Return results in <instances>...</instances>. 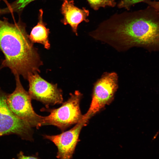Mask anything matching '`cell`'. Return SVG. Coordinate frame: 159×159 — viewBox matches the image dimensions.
<instances>
[{"mask_svg": "<svg viewBox=\"0 0 159 159\" xmlns=\"http://www.w3.org/2000/svg\"><path fill=\"white\" fill-rule=\"evenodd\" d=\"M102 41L120 50L135 47L159 49V16L151 7L113 14L100 23Z\"/></svg>", "mask_w": 159, "mask_h": 159, "instance_id": "1", "label": "cell"}, {"mask_svg": "<svg viewBox=\"0 0 159 159\" xmlns=\"http://www.w3.org/2000/svg\"><path fill=\"white\" fill-rule=\"evenodd\" d=\"M0 49L5 58L1 66L9 68L14 76L27 79L30 74L40 72L43 63L20 20L12 24L5 18L0 19Z\"/></svg>", "mask_w": 159, "mask_h": 159, "instance_id": "2", "label": "cell"}, {"mask_svg": "<svg viewBox=\"0 0 159 159\" xmlns=\"http://www.w3.org/2000/svg\"><path fill=\"white\" fill-rule=\"evenodd\" d=\"M16 87L14 92L8 95V106L17 117L27 123L32 127L37 129L43 125L44 117L37 114L32 107L28 92L22 86L19 76H15Z\"/></svg>", "mask_w": 159, "mask_h": 159, "instance_id": "3", "label": "cell"}, {"mask_svg": "<svg viewBox=\"0 0 159 159\" xmlns=\"http://www.w3.org/2000/svg\"><path fill=\"white\" fill-rule=\"evenodd\" d=\"M70 97L59 107L49 110L50 113L44 117L43 125H52L64 131L82 118L80 107L82 95L78 90L71 93Z\"/></svg>", "mask_w": 159, "mask_h": 159, "instance_id": "4", "label": "cell"}, {"mask_svg": "<svg viewBox=\"0 0 159 159\" xmlns=\"http://www.w3.org/2000/svg\"><path fill=\"white\" fill-rule=\"evenodd\" d=\"M115 72L105 73L95 83L88 110L83 117L89 120L113 100L118 87Z\"/></svg>", "mask_w": 159, "mask_h": 159, "instance_id": "5", "label": "cell"}, {"mask_svg": "<svg viewBox=\"0 0 159 159\" xmlns=\"http://www.w3.org/2000/svg\"><path fill=\"white\" fill-rule=\"evenodd\" d=\"M7 95L0 89V137L16 134L23 139L33 141L32 127L11 111L7 103Z\"/></svg>", "mask_w": 159, "mask_h": 159, "instance_id": "6", "label": "cell"}, {"mask_svg": "<svg viewBox=\"0 0 159 159\" xmlns=\"http://www.w3.org/2000/svg\"><path fill=\"white\" fill-rule=\"evenodd\" d=\"M38 72L30 74L29 94L32 99L42 102L47 108L49 105L63 103L62 92L57 84L49 83L42 78Z\"/></svg>", "mask_w": 159, "mask_h": 159, "instance_id": "7", "label": "cell"}, {"mask_svg": "<svg viewBox=\"0 0 159 159\" xmlns=\"http://www.w3.org/2000/svg\"><path fill=\"white\" fill-rule=\"evenodd\" d=\"M88 122L82 119L72 128L56 135H44V138L53 142L58 149L56 157L59 159H71L79 141V138L82 127Z\"/></svg>", "mask_w": 159, "mask_h": 159, "instance_id": "8", "label": "cell"}, {"mask_svg": "<svg viewBox=\"0 0 159 159\" xmlns=\"http://www.w3.org/2000/svg\"><path fill=\"white\" fill-rule=\"evenodd\" d=\"M61 12L64 16L62 22L64 25L69 24L76 35H77L79 24L83 21H89L87 19L89 13V10L85 8L81 9L75 6L73 0H64Z\"/></svg>", "mask_w": 159, "mask_h": 159, "instance_id": "9", "label": "cell"}, {"mask_svg": "<svg viewBox=\"0 0 159 159\" xmlns=\"http://www.w3.org/2000/svg\"><path fill=\"white\" fill-rule=\"evenodd\" d=\"M43 11L39 10V21L37 24L32 29L29 38L33 43H38L43 45L47 49H50V44L49 40V29L47 28L43 21Z\"/></svg>", "mask_w": 159, "mask_h": 159, "instance_id": "10", "label": "cell"}, {"mask_svg": "<svg viewBox=\"0 0 159 159\" xmlns=\"http://www.w3.org/2000/svg\"><path fill=\"white\" fill-rule=\"evenodd\" d=\"M35 0H16L3 9H0V15L13 12L19 13L29 4Z\"/></svg>", "mask_w": 159, "mask_h": 159, "instance_id": "11", "label": "cell"}, {"mask_svg": "<svg viewBox=\"0 0 159 159\" xmlns=\"http://www.w3.org/2000/svg\"><path fill=\"white\" fill-rule=\"evenodd\" d=\"M91 7L94 10L100 7H114L116 5L115 0H87Z\"/></svg>", "mask_w": 159, "mask_h": 159, "instance_id": "12", "label": "cell"}, {"mask_svg": "<svg viewBox=\"0 0 159 159\" xmlns=\"http://www.w3.org/2000/svg\"><path fill=\"white\" fill-rule=\"evenodd\" d=\"M148 0H121L117 5L119 8H125L129 10L133 5L141 2H144Z\"/></svg>", "mask_w": 159, "mask_h": 159, "instance_id": "13", "label": "cell"}, {"mask_svg": "<svg viewBox=\"0 0 159 159\" xmlns=\"http://www.w3.org/2000/svg\"><path fill=\"white\" fill-rule=\"evenodd\" d=\"M144 2L146 3L149 6L152 7L159 16V1L148 0L145 1Z\"/></svg>", "mask_w": 159, "mask_h": 159, "instance_id": "14", "label": "cell"}, {"mask_svg": "<svg viewBox=\"0 0 159 159\" xmlns=\"http://www.w3.org/2000/svg\"><path fill=\"white\" fill-rule=\"evenodd\" d=\"M17 159H39L37 156H26L24 155V153L21 151L17 155Z\"/></svg>", "mask_w": 159, "mask_h": 159, "instance_id": "15", "label": "cell"}, {"mask_svg": "<svg viewBox=\"0 0 159 159\" xmlns=\"http://www.w3.org/2000/svg\"><path fill=\"white\" fill-rule=\"evenodd\" d=\"M4 1L6 4L7 6H8L10 4H9L8 3L7 0H0V1Z\"/></svg>", "mask_w": 159, "mask_h": 159, "instance_id": "16", "label": "cell"}, {"mask_svg": "<svg viewBox=\"0 0 159 159\" xmlns=\"http://www.w3.org/2000/svg\"><path fill=\"white\" fill-rule=\"evenodd\" d=\"M2 68V67H1V66L0 67V69L1 68Z\"/></svg>", "mask_w": 159, "mask_h": 159, "instance_id": "17", "label": "cell"}]
</instances>
